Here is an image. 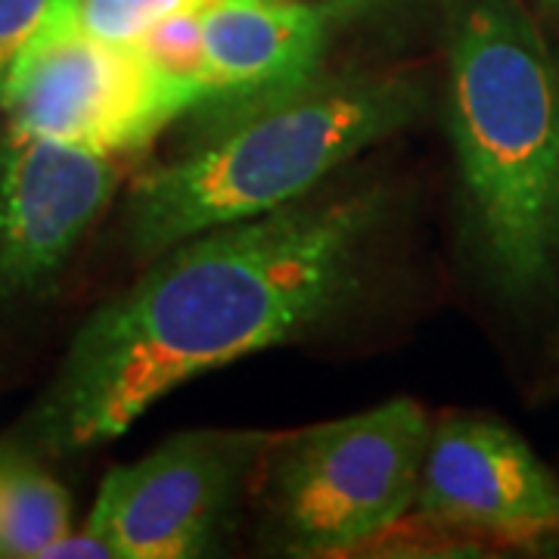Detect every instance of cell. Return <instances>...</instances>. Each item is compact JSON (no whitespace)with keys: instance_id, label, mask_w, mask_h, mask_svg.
<instances>
[{"instance_id":"14","label":"cell","mask_w":559,"mask_h":559,"mask_svg":"<svg viewBox=\"0 0 559 559\" xmlns=\"http://www.w3.org/2000/svg\"><path fill=\"white\" fill-rule=\"evenodd\" d=\"M44 557H116V550L100 538V535H94L91 528H84L79 535H62L53 547H47V554Z\"/></svg>"},{"instance_id":"16","label":"cell","mask_w":559,"mask_h":559,"mask_svg":"<svg viewBox=\"0 0 559 559\" xmlns=\"http://www.w3.org/2000/svg\"><path fill=\"white\" fill-rule=\"evenodd\" d=\"M544 3H554V7H559V0H544Z\"/></svg>"},{"instance_id":"15","label":"cell","mask_w":559,"mask_h":559,"mask_svg":"<svg viewBox=\"0 0 559 559\" xmlns=\"http://www.w3.org/2000/svg\"><path fill=\"white\" fill-rule=\"evenodd\" d=\"M320 7H326L333 16H345V13H358V10H367L380 0H318Z\"/></svg>"},{"instance_id":"1","label":"cell","mask_w":559,"mask_h":559,"mask_svg":"<svg viewBox=\"0 0 559 559\" xmlns=\"http://www.w3.org/2000/svg\"><path fill=\"white\" fill-rule=\"evenodd\" d=\"M385 218L377 187L299 200L175 242L72 342L35 432L75 454L124 436L187 380L296 340L358 289Z\"/></svg>"},{"instance_id":"11","label":"cell","mask_w":559,"mask_h":559,"mask_svg":"<svg viewBox=\"0 0 559 559\" xmlns=\"http://www.w3.org/2000/svg\"><path fill=\"white\" fill-rule=\"evenodd\" d=\"M202 13L205 10H187L165 16L150 25L131 47L146 62H153L159 72L171 79L193 84L202 91L205 100V38H202Z\"/></svg>"},{"instance_id":"4","label":"cell","mask_w":559,"mask_h":559,"mask_svg":"<svg viewBox=\"0 0 559 559\" xmlns=\"http://www.w3.org/2000/svg\"><path fill=\"white\" fill-rule=\"evenodd\" d=\"M432 423L392 399L289 436L271 466V513L283 547L336 557L395 532L414 507Z\"/></svg>"},{"instance_id":"8","label":"cell","mask_w":559,"mask_h":559,"mask_svg":"<svg viewBox=\"0 0 559 559\" xmlns=\"http://www.w3.org/2000/svg\"><path fill=\"white\" fill-rule=\"evenodd\" d=\"M112 156L50 138L0 143V289L53 277L119 187Z\"/></svg>"},{"instance_id":"12","label":"cell","mask_w":559,"mask_h":559,"mask_svg":"<svg viewBox=\"0 0 559 559\" xmlns=\"http://www.w3.org/2000/svg\"><path fill=\"white\" fill-rule=\"evenodd\" d=\"M221 0H79L75 20L84 32L109 44H134V40L165 16L187 10H209Z\"/></svg>"},{"instance_id":"9","label":"cell","mask_w":559,"mask_h":559,"mask_svg":"<svg viewBox=\"0 0 559 559\" xmlns=\"http://www.w3.org/2000/svg\"><path fill=\"white\" fill-rule=\"evenodd\" d=\"M330 10L305 0H221L202 13L205 100L230 119L318 75ZM197 106V109H200Z\"/></svg>"},{"instance_id":"10","label":"cell","mask_w":559,"mask_h":559,"mask_svg":"<svg viewBox=\"0 0 559 559\" xmlns=\"http://www.w3.org/2000/svg\"><path fill=\"white\" fill-rule=\"evenodd\" d=\"M69 495L35 457L0 448V557H44L69 535Z\"/></svg>"},{"instance_id":"3","label":"cell","mask_w":559,"mask_h":559,"mask_svg":"<svg viewBox=\"0 0 559 559\" xmlns=\"http://www.w3.org/2000/svg\"><path fill=\"white\" fill-rule=\"evenodd\" d=\"M448 131L485 259L510 289H535L559 249V60L520 0L457 16Z\"/></svg>"},{"instance_id":"7","label":"cell","mask_w":559,"mask_h":559,"mask_svg":"<svg viewBox=\"0 0 559 559\" xmlns=\"http://www.w3.org/2000/svg\"><path fill=\"white\" fill-rule=\"evenodd\" d=\"M414 507L426 525L463 538L559 544V479L495 417L448 414L432 423Z\"/></svg>"},{"instance_id":"6","label":"cell","mask_w":559,"mask_h":559,"mask_svg":"<svg viewBox=\"0 0 559 559\" xmlns=\"http://www.w3.org/2000/svg\"><path fill=\"white\" fill-rule=\"evenodd\" d=\"M274 441L218 429L175 436L106 476L84 528L121 559L197 557Z\"/></svg>"},{"instance_id":"13","label":"cell","mask_w":559,"mask_h":559,"mask_svg":"<svg viewBox=\"0 0 559 559\" xmlns=\"http://www.w3.org/2000/svg\"><path fill=\"white\" fill-rule=\"evenodd\" d=\"M79 0H0V75L47 25L72 16Z\"/></svg>"},{"instance_id":"2","label":"cell","mask_w":559,"mask_h":559,"mask_svg":"<svg viewBox=\"0 0 559 559\" xmlns=\"http://www.w3.org/2000/svg\"><path fill=\"white\" fill-rule=\"evenodd\" d=\"M423 100L426 91L411 75H314L215 121L197 150L134 180L131 246L153 259L202 230L305 200L360 150L407 128Z\"/></svg>"},{"instance_id":"5","label":"cell","mask_w":559,"mask_h":559,"mask_svg":"<svg viewBox=\"0 0 559 559\" xmlns=\"http://www.w3.org/2000/svg\"><path fill=\"white\" fill-rule=\"evenodd\" d=\"M10 131L75 143L112 159L150 146L197 109L202 91L171 79L131 44H109L72 16L47 25L0 75Z\"/></svg>"}]
</instances>
